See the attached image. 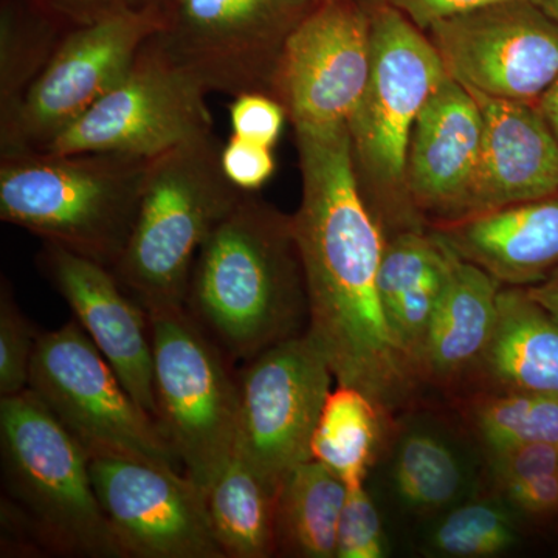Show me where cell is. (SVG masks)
<instances>
[{"instance_id":"obj_1","label":"cell","mask_w":558,"mask_h":558,"mask_svg":"<svg viewBox=\"0 0 558 558\" xmlns=\"http://www.w3.org/2000/svg\"><path fill=\"white\" fill-rule=\"evenodd\" d=\"M295 132L301 202L292 222L310 300L307 330L340 387L365 392L398 416L429 396L381 310L387 236L360 189L349 126Z\"/></svg>"},{"instance_id":"obj_2","label":"cell","mask_w":558,"mask_h":558,"mask_svg":"<svg viewBox=\"0 0 558 558\" xmlns=\"http://www.w3.org/2000/svg\"><path fill=\"white\" fill-rule=\"evenodd\" d=\"M186 311L244 365L310 328V300L292 216L245 193L202 245Z\"/></svg>"},{"instance_id":"obj_3","label":"cell","mask_w":558,"mask_h":558,"mask_svg":"<svg viewBox=\"0 0 558 558\" xmlns=\"http://www.w3.org/2000/svg\"><path fill=\"white\" fill-rule=\"evenodd\" d=\"M2 526L28 550L124 558L102 512L90 454L31 388L0 398Z\"/></svg>"},{"instance_id":"obj_4","label":"cell","mask_w":558,"mask_h":558,"mask_svg":"<svg viewBox=\"0 0 558 558\" xmlns=\"http://www.w3.org/2000/svg\"><path fill=\"white\" fill-rule=\"evenodd\" d=\"M150 161L113 153L0 156V219L112 270Z\"/></svg>"},{"instance_id":"obj_5","label":"cell","mask_w":558,"mask_h":558,"mask_svg":"<svg viewBox=\"0 0 558 558\" xmlns=\"http://www.w3.org/2000/svg\"><path fill=\"white\" fill-rule=\"evenodd\" d=\"M213 132L150 161L134 229L112 271L146 311L185 307L202 245L245 191L222 170Z\"/></svg>"},{"instance_id":"obj_6","label":"cell","mask_w":558,"mask_h":558,"mask_svg":"<svg viewBox=\"0 0 558 558\" xmlns=\"http://www.w3.org/2000/svg\"><path fill=\"white\" fill-rule=\"evenodd\" d=\"M371 20V73L349 121L360 189L385 236L422 229L407 189L411 132L428 98L449 76L438 50L396 9Z\"/></svg>"},{"instance_id":"obj_7","label":"cell","mask_w":558,"mask_h":558,"mask_svg":"<svg viewBox=\"0 0 558 558\" xmlns=\"http://www.w3.org/2000/svg\"><path fill=\"white\" fill-rule=\"evenodd\" d=\"M154 400L161 435L207 495L236 454L240 377L186 307L148 311Z\"/></svg>"},{"instance_id":"obj_8","label":"cell","mask_w":558,"mask_h":558,"mask_svg":"<svg viewBox=\"0 0 558 558\" xmlns=\"http://www.w3.org/2000/svg\"><path fill=\"white\" fill-rule=\"evenodd\" d=\"M28 388L92 458L138 459L183 473L156 418L132 398L76 319L39 333Z\"/></svg>"},{"instance_id":"obj_9","label":"cell","mask_w":558,"mask_h":558,"mask_svg":"<svg viewBox=\"0 0 558 558\" xmlns=\"http://www.w3.org/2000/svg\"><path fill=\"white\" fill-rule=\"evenodd\" d=\"M146 44L205 90L240 97L266 94L282 49L303 16L290 0H171Z\"/></svg>"},{"instance_id":"obj_10","label":"cell","mask_w":558,"mask_h":558,"mask_svg":"<svg viewBox=\"0 0 558 558\" xmlns=\"http://www.w3.org/2000/svg\"><path fill=\"white\" fill-rule=\"evenodd\" d=\"M366 486L387 523L422 531L487 490V453L449 402L429 398L392 418Z\"/></svg>"},{"instance_id":"obj_11","label":"cell","mask_w":558,"mask_h":558,"mask_svg":"<svg viewBox=\"0 0 558 558\" xmlns=\"http://www.w3.org/2000/svg\"><path fill=\"white\" fill-rule=\"evenodd\" d=\"M160 25V9H154L70 32L27 94L0 117V156L49 148L128 75Z\"/></svg>"},{"instance_id":"obj_12","label":"cell","mask_w":558,"mask_h":558,"mask_svg":"<svg viewBox=\"0 0 558 558\" xmlns=\"http://www.w3.org/2000/svg\"><path fill=\"white\" fill-rule=\"evenodd\" d=\"M242 366L236 454L278 490L314 459L312 438L336 377L310 330Z\"/></svg>"},{"instance_id":"obj_13","label":"cell","mask_w":558,"mask_h":558,"mask_svg":"<svg viewBox=\"0 0 558 558\" xmlns=\"http://www.w3.org/2000/svg\"><path fill=\"white\" fill-rule=\"evenodd\" d=\"M207 95L199 83L145 44L128 75L43 153L154 159L213 132Z\"/></svg>"},{"instance_id":"obj_14","label":"cell","mask_w":558,"mask_h":558,"mask_svg":"<svg viewBox=\"0 0 558 558\" xmlns=\"http://www.w3.org/2000/svg\"><path fill=\"white\" fill-rule=\"evenodd\" d=\"M428 31L451 78L487 97L537 102L558 78V22L527 0L459 14Z\"/></svg>"},{"instance_id":"obj_15","label":"cell","mask_w":558,"mask_h":558,"mask_svg":"<svg viewBox=\"0 0 558 558\" xmlns=\"http://www.w3.org/2000/svg\"><path fill=\"white\" fill-rule=\"evenodd\" d=\"M371 73V20L348 0H325L290 33L275 94L295 130L349 126Z\"/></svg>"},{"instance_id":"obj_16","label":"cell","mask_w":558,"mask_h":558,"mask_svg":"<svg viewBox=\"0 0 558 558\" xmlns=\"http://www.w3.org/2000/svg\"><path fill=\"white\" fill-rule=\"evenodd\" d=\"M90 475L124 558H226L207 495L185 473L138 459L95 457Z\"/></svg>"},{"instance_id":"obj_17","label":"cell","mask_w":558,"mask_h":558,"mask_svg":"<svg viewBox=\"0 0 558 558\" xmlns=\"http://www.w3.org/2000/svg\"><path fill=\"white\" fill-rule=\"evenodd\" d=\"M39 266L132 398L154 417L148 311L120 284L112 270L61 245L44 242Z\"/></svg>"},{"instance_id":"obj_18","label":"cell","mask_w":558,"mask_h":558,"mask_svg":"<svg viewBox=\"0 0 558 558\" xmlns=\"http://www.w3.org/2000/svg\"><path fill=\"white\" fill-rule=\"evenodd\" d=\"M483 113L468 87L447 76L411 132L407 189L421 219L433 226L461 218L483 146Z\"/></svg>"},{"instance_id":"obj_19","label":"cell","mask_w":558,"mask_h":558,"mask_svg":"<svg viewBox=\"0 0 558 558\" xmlns=\"http://www.w3.org/2000/svg\"><path fill=\"white\" fill-rule=\"evenodd\" d=\"M470 92L483 113L484 131L461 218L558 194V142L537 105Z\"/></svg>"},{"instance_id":"obj_20","label":"cell","mask_w":558,"mask_h":558,"mask_svg":"<svg viewBox=\"0 0 558 558\" xmlns=\"http://www.w3.org/2000/svg\"><path fill=\"white\" fill-rule=\"evenodd\" d=\"M432 231L505 288H531L558 270V194L435 223Z\"/></svg>"},{"instance_id":"obj_21","label":"cell","mask_w":558,"mask_h":558,"mask_svg":"<svg viewBox=\"0 0 558 558\" xmlns=\"http://www.w3.org/2000/svg\"><path fill=\"white\" fill-rule=\"evenodd\" d=\"M501 288L497 279L454 253L418 359L417 377L429 398L449 402L468 391L497 325Z\"/></svg>"},{"instance_id":"obj_22","label":"cell","mask_w":558,"mask_h":558,"mask_svg":"<svg viewBox=\"0 0 558 558\" xmlns=\"http://www.w3.org/2000/svg\"><path fill=\"white\" fill-rule=\"evenodd\" d=\"M453 258V250L432 230L399 231L385 241L379 271L381 310L416 377L418 359L449 282Z\"/></svg>"},{"instance_id":"obj_23","label":"cell","mask_w":558,"mask_h":558,"mask_svg":"<svg viewBox=\"0 0 558 558\" xmlns=\"http://www.w3.org/2000/svg\"><path fill=\"white\" fill-rule=\"evenodd\" d=\"M476 391L558 396V319L524 288L499 290L497 325L462 396Z\"/></svg>"},{"instance_id":"obj_24","label":"cell","mask_w":558,"mask_h":558,"mask_svg":"<svg viewBox=\"0 0 558 558\" xmlns=\"http://www.w3.org/2000/svg\"><path fill=\"white\" fill-rule=\"evenodd\" d=\"M347 495V483L317 459L293 469L277 494V556L337 558V532Z\"/></svg>"},{"instance_id":"obj_25","label":"cell","mask_w":558,"mask_h":558,"mask_svg":"<svg viewBox=\"0 0 558 558\" xmlns=\"http://www.w3.org/2000/svg\"><path fill=\"white\" fill-rule=\"evenodd\" d=\"M278 490L234 454L207 492L209 520L226 558L277 556Z\"/></svg>"},{"instance_id":"obj_26","label":"cell","mask_w":558,"mask_h":558,"mask_svg":"<svg viewBox=\"0 0 558 558\" xmlns=\"http://www.w3.org/2000/svg\"><path fill=\"white\" fill-rule=\"evenodd\" d=\"M395 416L359 389L330 391L312 438V458L328 465L341 480L366 483Z\"/></svg>"},{"instance_id":"obj_27","label":"cell","mask_w":558,"mask_h":558,"mask_svg":"<svg viewBox=\"0 0 558 558\" xmlns=\"http://www.w3.org/2000/svg\"><path fill=\"white\" fill-rule=\"evenodd\" d=\"M529 535L517 513L487 488L418 531V553L432 558L505 557Z\"/></svg>"},{"instance_id":"obj_28","label":"cell","mask_w":558,"mask_h":558,"mask_svg":"<svg viewBox=\"0 0 558 558\" xmlns=\"http://www.w3.org/2000/svg\"><path fill=\"white\" fill-rule=\"evenodd\" d=\"M449 403L487 454L527 444H558V396L476 391Z\"/></svg>"},{"instance_id":"obj_29","label":"cell","mask_w":558,"mask_h":558,"mask_svg":"<svg viewBox=\"0 0 558 558\" xmlns=\"http://www.w3.org/2000/svg\"><path fill=\"white\" fill-rule=\"evenodd\" d=\"M487 478L531 535H558V444L488 453Z\"/></svg>"},{"instance_id":"obj_30","label":"cell","mask_w":558,"mask_h":558,"mask_svg":"<svg viewBox=\"0 0 558 558\" xmlns=\"http://www.w3.org/2000/svg\"><path fill=\"white\" fill-rule=\"evenodd\" d=\"M58 21L21 22L3 14L0 31V117L7 116L39 78L69 35Z\"/></svg>"},{"instance_id":"obj_31","label":"cell","mask_w":558,"mask_h":558,"mask_svg":"<svg viewBox=\"0 0 558 558\" xmlns=\"http://www.w3.org/2000/svg\"><path fill=\"white\" fill-rule=\"evenodd\" d=\"M39 333L17 306L13 290L3 278L0 289V398L21 395L28 389Z\"/></svg>"},{"instance_id":"obj_32","label":"cell","mask_w":558,"mask_h":558,"mask_svg":"<svg viewBox=\"0 0 558 558\" xmlns=\"http://www.w3.org/2000/svg\"><path fill=\"white\" fill-rule=\"evenodd\" d=\"M388 523L366 483L348 486L337 532V558H385L391 554Z\"/></svg>"},{"instance_id":"obj_33","label":"cell","mask_w":558,"mask_h":558,"mask_svg":"<svg viewBox=\"0 0 558 558\" xmlns=\"http://www.w3.org/2000/svg\"><path fill=\"white\" fill-rule=\"evenodd\" d=\"M286 117L284 106L266 94L240 95L230 106L233 135L270 148L281 137Z\"/></svg>"},{"instance_id":"obj_34","label":"cell","mask_w":558,"mask_h":558,"mask_svg":"<svg viewBox=\"0 0 558 558\" xmlns=\"http://www.w3.org/2000/svg\"><path fill=\"white\" fill-rule=\"evenodd\" d=\"M222 170L238 189L255 193L269 182L275 172V159L270 146L259 145L231 134L220 153Z\"/></svg>"},{"instance_id":"obj_35","label":"cell","mask_w":558,"mask_h":558,"mask_svg":"<svg viewBox=\"0 0 558 558\" xmlns=\"http://www.w3.org/2000/svg\"><path fill=\"white\" fill-rule=\"evenodd\" d=\"M53 11L54 20L65 27L75 28L95 22L134 13L160 9L159 0H44Z\"/></svg>"},{"instance_id":"obj_36","label":"cell","mask_w":558,"mask_h":558,"mask_svg":"<svg viewBox=\"0 0 558 558\" xmlns=\"http://www.w3.org/2000/svg\"><path fill=\"white\" fill-rule=\"evenodd\" d=\"M501 2L506 0H391L392 9L407 14V17L421 28H429L436 22Z\"/></svg>"},{"instance_id":"obj_37","label":"cell","mask_w":558,"mask_h":558,"mask_svg":"<svg viewBox=\"0 0 558 558\" xmlns=\"http://www.w3.org/2000/svg\"><path fill=\"white\" fill-rule=\"evenodd\" d=\"M527 290L529 296L537 301L539 306L545 307L550 315L558 319V270L539 284L524 288Z\"/></svg>"},{"instance_id":"obj_38","label":"cell","mask_w":558,"mask_h":558,"mask_svg":"<svg viewBox=\"0 0 558 558\" xmlns=\"http://www.w3.org/2000/svg\"><path fill=\"white\" fill-rule=\"evenodd\" d=\"M542 113L543 119L548 123L549 130L553 131L554 137L558 142V78L553 86L549 87L538 101L535 102Z\"/></svg>"},{"instance_id":"obj_39","label":"cell","mask_w":558,"mask_h":558,"mask_svg":"<svg viewBox=\"0 0 558 558\" xmlns=\"http://www.w3.org/2000/svg\"><path fill=\"white\" fill-rule=\"evenodd\" d=\"M527 2L548 14L550 20L558 22V0H527Z\"/></svg>"}]
</instances>
